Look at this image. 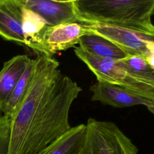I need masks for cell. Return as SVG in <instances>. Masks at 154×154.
Segmentation results:
<instances>
[{
  "label": "cell",
  "instance_id": "cell-1",
  "mask_svg": "<svg viewBox=\"0 0 154 154\" xmlns=\"http://www.w3.org/2000/svg\"><path fill=\"white\" fill-rule=\"evenodd\" d=\"M29 87L11 119L8 154H38L71 128L69 112L82 91L53 57L38 55Z\"/></svg>",
  "mask_w": 154,
  "mask_h": 154
},
{
  "label": "cell",
  "instance_id": "cell-2",
  "mask_svg": "<svg viewBox=\"0 0 154 154\" xmlns=\"http://www.w3.org/2000/svg\"><path fill=\"white\" fill-rule=\"evenodd\" d=\"M79 23L154 32V0H75Z\"/></svg>",
  "mask_w": 154,
  "mask_h": 154
},
{
  "label": "cell",
  "instance_id": "cell-3",
  "mask_svg": "<svg viewBox=\"0 0 154 154\" xmlns=\"http://www.w3.org/2000/svg\"><path fill=\"white\" fill-rule=\"evenodd\" d=\"M82 154H138V148L112 122L89 118Z\"/></svg>",
  "mask_w": 154,
  "mask_h": 154
},
{
  "label": "cell",
  "instance_id": "cell-4",
  "mask_svg": "<svg viewBox=\"0 0 154 154\" xmlns=\"http://www.w3.org/2000/svg\"><path fill=\"white\" fill-rule=\"evenodd\" d=\"M94 33L111 41L128 55L145 58L154 53V32H144L96 23H82Z\"/></svg>",
  "mask_w": 154,
  "mask_h": 154
},
{
  "label": "cell",
  "instance_id": "cell-5",
  "mask_svg": "<svg viewBox=\"0 0 154 154\" xmlns=\"http://www.w3.org/2000/svg\"><path fill=\"white\" fill-rule=\"evenodd\" d=\"M91 32V29L77 22L47 26L41 35L43 54L52 57L57 52L79 43L81 37Z\"/></svg>",
  "mask_w": 154,
  "mask_h": 154
},
{
  "label": "cell",
  "instance_id": "cell-6",
  "mask_svg": "<svg viewBox=\"0 0 154 154\" xmlns=\"http://www.w3.org/2000/svg\"><path fill=\"white\" fill-rule=\"evenodd\" d=\"M74 52L96 76L98 82L119 86L124 83L128 71L120 60L95 55L79 46L75 48Z\"/></svg>",
  "mask_w": 154,
  "mask_h": 154
},
{
  "label": "cell",
  "instance_id": "cell-7",
  "mask_svg": "<svg viewBox=\"0 0 154 154\" xmlns=\"http://www.w3.org/2000/svg\"><path fill=\"white\" fill-rule=\"evenodd\" d=\"M19 2L40 16L48 26L79 23L75 0H19Z\"/></svg>",
  "mask_w": 154,
  "mask_h": 154
},
{
  "label": "cell",
  "instance_id": "cell-8",
  "mask_svg": "<svg viewBox=\"0 0 154 154\" xmlns=\"http://www.w3.org/2000/svg\"><path fill=\"white\" fill-rule=\"evenodd\" d=\"M0 36L6 40L27 47L21 5L17 0H0Z\"/></svg>",
  "mask_w": 154,
  "mask_h": 154
},
{
  "label": "cell",
  "instance_id": "cell-9",
  "mask_svg": "<svg viewBox=\"0 0 154 154\" xmlns=\"http://www.w3.org/2000/svg\"><path fill=\"white\" fill-rule=\"evenodd\" d=\"M91 100L116 108H126L135 105L146 106L150 102L125 90L119 85L97 82L90 88Z\"/></svg>",
  "mask_w": 154,
  "mask_h": 154
},
{
  "label": "cell",
  "instance_id": "cell-10",
  "mask_svg": "<svg viewBox=\"0 0 154 154\" xmlns=\"http://www.w3.org/2000/svg\"><path fill=\"white\" fill-rule=\"evenodd\" d=\"M86 134V125L71 127L38 154H82Z\"/></svg>",
  "mask_w": 154,
  "mask_h": 154
},
{
  "label": "cell",
  "instance_id": "cell-11",
  "mask_svg": "<svg viewBox=\"0 0 154 154\" xmlns=\"http://www.w3.org/2000/svg\"><path fill=\"white\" fill-rule=\"evenodd\" d=\"M31 58L18 55L5 62L0 71V109L11 94Z\"/></svg>",
  "mask_w": 154,
  "mask_h": 154
},
{
  "label": "cell",
  "instance_id": "cell-12",
  "mask_svg": "<svg viewBox=\"0 0 154 154\" xmlns=\"http://www.w3.org/2000/svg\"><path fill=\"white\" fill-rule=\"evenodd\" d=\"M79 45L85 51L103 57L120 60L129 55L113 42L93 31L81 37Z\"/></svg>",
  "mask_w": 154,
  "mask_h": 154
},
{
  "label": "cell",
  "instance_id": "cell-13",
  "mask_svg": "<svg viewBox=\"0 0 154 154\" xmlns=\"http://www.w3.org/2000/svg\"><path fill=\"white\" fill-rule=\"evenodd\" d=\"M36 59H31L25 70L16 85L11 94L0 109V113L11 119L24 98L35 72Z\"/></svg>",
  "mask_w": 154,
  "mask_h": 154
},
{
  "label": "cell",
  "instance_id": "cell-14",
  "mask_svg": "<svg viewBox=\"0 0 154 154\" xmlns=\"http://www.w3.org/2000/svg\"><path fill=\"white\" fill-rule=\"evenodd\" d=\"M120 87L131 93L154 103V71L145 73L128 72L126 79Z\"/></svg>",
  "mask_w": 154,
  "mask_h": 154
},
{
  "label": "cell",
  "instance_id": "cell-15",
  "mask_svg": "<svg viewBox=\"0 0 154 154\" xmlns=\"http://www.w3.org/2000/svg\"><path fill=\"white\" fill-rule=\"evenodd\" d=\"M128 72L145 73L152 72L144 57L139 55H129L120 60Z\"/></svg>",
  "mask_w": 154,
  "mask_h": 154
},
{
  "label": "cell",
  "instance_id": "cell-16",
  "mask_svg": "<svg viewBox=\"0 0 154 154\" xmlns=\"http://www.w3.org/2000/svg\"><path fill=\"white\" fill-rule=\"evenodd\" d=\"M11 132V119L0 114V154H8Z\"/></svg>",
  "mask_w": 154,
  "mask_h": 154
},
{
  "label": "cell",
  "instance_id": "cell-17",
  "mask_svg": "<svg viewBox=\"0 0 154 154\" xmlns=\"http://www.w3.org/2000/svg\"><path fill=\"white\" fill-rule=\"evenodd\" d=\"M146 59L150 69L154 71V53L150 54L149 56L146 57Z\"/></svg>",
  "mask_w": 154,
  "mask_h": 154
},
{
  "label": "cell",
  "instance_id": "cell-18",
  "mask_svg": "<svg viewBox=\"0 0 154 154\" xmlns=\"http://www.w3.org/2000/svg\"><path fill=\"white\" fill-rule=\"evenodd\" d=\"M146 106L150 112H151L154 114V103L153 102H151L150 104L146 105Z\"/></svg>",
  "mask_w": 154,
  "mask_h": 154
}]
</instances>
